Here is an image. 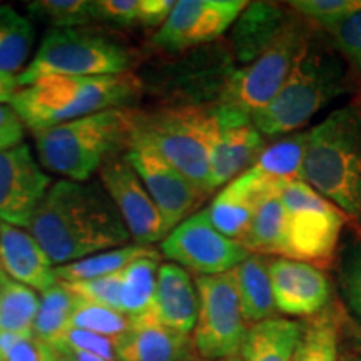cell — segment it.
<instances>
[{
  "mask_svg": "<svg viewBox=\"0 0 361 361\" xmlns=\"http://www.w3.org/2000/svg\"><path fill=\"white\" fill-rule=\"evenodd\" d=\"M54 266L130 245V234L99 180L52 183L27 228Z\"/></svg>",
  "mask_w": 361,
  "mask_h": 361,
  "instance_id": "obj_1",
  "label": "cell"
},
{
  "mask_svg": "<svg viewBox=\"0 0 361 361\" xmlns=\"http://www.w3.org/2000/svg\"><path fill=\"white\" fill-rule=\"evenodd\" d=\"M360 92V75L328 35L314 25L281 90L251 119L264 137H278L298 133L335 99Z\"/></svg>",
  "mask_w": 361,
  "mask_h": 361,
  "instance_id": "obj_2",
  "label": "cell"
},
{
  "mask_svg": "<svg viewBox=\"0 0 361 361\" xmlns=\"http://www.w3.org/2000/svg\"><path fill=\"white\" fill-rule=\"evenodd\" d=\"M301 180L361 231V92L310 130Z\"/></svg>",
  "mask_w": 361,
  "mask_h": 361,
  "instance_id": "obj_3",
  "label": "cell"
},
{
  "mask_svg": "<svg viewBox=\"0 0 361 361\" xmlns=\"http://www.w3.org/2000/svg\"><path fill=\"white\" fill-rule=\"evenodd\" d=\"M142 82L133 72L116 75H49L20 87L11 101L32 133L71 123L97 112L133 107Z\"/></svg>",
  "mask_w": 361,
  "mask_h": 361,
  "instance_id": "obj_4",
  "label": "cell"
},
{
  "mask_svg": "<svg viewBox=\"0 0 361 361\" xmlns=\"http://www.w3.org/2000/svg\"><path fill=\"white\" fill-rule=\"evenodd\" d=\"M133 107L80 117L34 134L37 159L45 171L85 183L130 144Z\"/></svg>",
  "mask_w": 361,
  "mask_h": 361,
  "instance_id": "obj_5",
  "label": "cell"
},
{
  "mask_svg": "<svg viewBox=\"0 0 361 361\" xmlns=\"http://www.w3.org/2000/svg\"><path fill=\"white\" fill-rule=\"evenodd\" d=\"M218 133L216 104L133 109L129 146H146L209 194V157Z\"/></svg>",
  "mask_w": 361,
  "mask_h": 361,
  "instance_id": "obj_6",
  "label": "cell"
},
{
  "mask_svg": "<svg viewBox=\"0 0 361 361\" xmlns=\"http://www.w3.org/2000/svg\"><path fill=\"white\" fill-rule=\"evenodd\" d=\"M134 54L107 35L84 29H51L40 40L25 69L17 75L20 87L49 75H116L133 72Z\"/></svg>",
  "mask_w": 361,
  "mask_h": 361,
  "instance_id": "obj_7",
  "label": "cell"
},
{
  "mask_svg": "<svg viewBox=\"0 0 361 361\" xmlns=\"http://www.w3.org/2000/svg\"><path fill=\"white\" fill-rule=\"evenodd\" d=\"M279 197L286 216L283 258L331 268L348 226L345 214L301 179L291 180Z\"/></svg>",
  "mask_w": 361,
  "mask_h": 361,
  "instance_id": "obj_8",
  "label": "cell"
},
{
  "mask_svg": "<svg viewBox=\"0 0 361 361\" xmlns=\"http://www.w3.org/2000/svg\"><path fill=\"white\" fill-rule=\"evenodd\" d=\"M197 319L192 346L200 358L224 361L241 353L247 328L233 271L196 276Z\"/></svg>",
  "mask_w": 361,
  "mask_h": 361,
  "instance_id": "obj_9",
  "label": "cell"
},
{
  "mask_svg": "<svg viewBox=\"0 0 361 361\" xmlns=\"http://www.w3.org/2000/svg\"><path fill=\"white\" fill-rule=\"evenodd\" d=\"M314 25L296 13L286 32L251 64L233 71L218 104H228L252 116L276 97L303 52Z\"/></svg>",
  "mask_w": 361,
  "mask_h": 361,
  "instance_id": "obj_10",
  "label": "cell"
},
{
  "mask_svg": "<svg viewBox=\"0 0 361 361\" xmlns=\"http://www.w3.org/2000/svg\"><path fill=\"white\" fill-rule=\"evenodd\" d=\"M161 255L197 276H213L233 271L251 252L221 234L211 223L207 209H202L192 213L164 238Z\"/></svg>",
  "mask_w": 361,
  "mask_h": 361,
  "instance_id": "obj_11",
  "label": "cell"
},
{
  "mask_svg": "<svg viewBox=\"0 0 361 361\" xmlns=\"http://www.w3.org/2000/svg\"><path fill=\"white\" fill-rule=\"evenodd\" d=\"M97 178L135 245L152 246L164 241L169 234L168 226L124 154L107 161L99 169Z\"/></svg>",
  "mask_w": 361,
  "mask_h": 361,
  "instance_id": "obj_12",
  "label": "cell"
},
{
  "mask_svg": "<svg viewBox=\"0 0 361 361\" xmlns=\"http://www.w3.org/2000/svg\"><path fill=\"white\" fill-rule=\"evenodd\" d=\"M250 2L245 0H179L152 44L168 52H179L219 39L231 29Z\"/></svg>",
  "mask_w": 361,
  "mask_h": 361,
  "instance_id": "obj_13",
  "label": "cell"
},
{
  "mask_svg": "<svg viewBox=\"0 0 361 361\" xmlns=\"http://www.w3.org/2000/svg\"><path fill=\"white\" fill-rule=\"evenodd\" d=\"M52 178L29 144L0 151V223L29 228Z\"/></svg>",
  "mask_w": 361,
  "mask_h": 361,
  "instance_id": "obj_14",
  "label": "cell"
},
{
  "mask_svg": "<svg viewBox=\"0 0 361 361\" xmlns=\"http://www.w3.org/2000/svg\"><path fill=\"white\" fill-rule=\"evenodd\" d=\"M216 126L218 133L209 157V192L252 168L268 144L251 116L234 106L216 104Z\"/></svg>",
  "mask_w": 361,
  "mask_h": 361,
  "instance_id": "obj_15",
  "label": "cell"
},
{
  "mask_svg": "<svg viewBox=\"0 0 361 361\" xmlns=\"http://www.w3.org/2000/svg\"><path fill=\"white\" fill-rule=\"evenodd\" d=\"M124 156L146 186L169 233L188 219L204 200V191L194 186L186 176L152 149L134 144L129 146Z\"/></svg>",
  "mask_w": 361,
  "mask_h": 361,
  "instance_id": "obj_16",
  "label": "cell"
},
{
  "mask_svg": "<svg viewBox=\"0 0 361 361\" xmlns=\"http://www.w3.org/2000/svg\"><path fill=\"white\" fill-rule=\"evenodd\" d=\"M269 278L278 313L311 318L331 300L326 273L303 261L269 258Z\"/></svg>",
  "mask_w": 361,
  "mask_h": 361,
  "instance_id": "obj_17",
  "label": "cell"
},
{
  "mask_svg": "<svg viewBox=\"0 0 361 361\" xmlns=\"http://www.w3.org/2000/svg\"><path fill=\"white\" fill-rule=\"evenodd\" d=\"M117 361H196L192 340L162 326L152 316L130 318V326L116 340Z\"/></svg>",
  "mask_w": 361,
  "mask_h": 361,
  "instance_id": "obj_18",
  "label": "cell"
},
{
  "mask_svg": "<svg viewBox=\"0 0 361 361\" xmlns=\"http://www.w3.org/2000/svg\"><path fill=\"white\" fill-rule=\"evenodd\" d=\"M0 268L13 281L39 293L59 281L56 266L37 239L27 229L6 223H0Z\"/></svg>",
  "mask_w": 361,
  "mask_h": 361,
  "instance_id": "obj_19",
  "label": "cell"
},
{
  "mask_svg": "<svg viewBox=\"0 0 361 361\" xmlns=\"http://www.w3.org/2000/svg\"><path fill=\"white\" fill-rule=\"evenodd\" d=\"M296 19L290 7L274 2H250L231 32V47L238 62L251 64L268 51Z\"/></svg>",
  "mask_w": 361,
  "mask_h": 361,
  "instance_id": "obj_20",
  "label": "cell"
},
{
  "mask_svg": "<svg viewBox=\"0 0 361 361\" xmlns=\"http://www.w3.org/2000/svg\"><path fill=\"white\" fill-rule=\"evenodd\" d=\"M149 316L180 335H192L197 319V291L191 274L174 263H162Z\"/></svg>",
  "mask_w": 361,
  "mask_h": 361,
  "instance_id": "obj_21",
  "label": "cell"
},
{
  "mask_svg": "<svg viewBox=\"0 0 361 361\" xmlns=\"http://www.w3.org/2000/svg\"><path fill=\"white\" fill-rule=\"evenodd\" d=\"M303 322L288 318L250 324L241 348V361H293L300 345Z\"/></svg>",
  "mask_w": 361,
  "mask_h": 361,
  "instance_id": "obj_22",
  "label": "cell"
},
{
  "mask_svg": "<svg viewBox=\"0 0 361 361\" xmlns=\"http://www.w3.org/2000/svg\"><path fill=\"white\" fill-rule=\"evenodd\" d=\"M233 273L246 323L255 324L274 318L278 310L271 288L268 256L251 255L241 264H238Z\"/></svg>",
  "mask_w": 361,
  "mask_h": 361,
  "instance_id": "obj_23",
  "label": "cell"
},
{
  "mask_svg": "<svg viewBox=\"0 0 361 361\" xmlns=\"http://www.w3.org/2000/svg\"><path fill=\"white\" fill-rule=\"evenodd\" d=\"M345 322L336 306L328 305L303 323L300 345L293 361H340V336Z\"/></svg>",
  "mask_w": 361,
  "mask_h": 361,
  "instance_id": "obj_24",
  "label": "cell"
},
{
  "mask_svg": "<svg viewBox=\"0 0 361 361\" xmlns=\"http://www.w3.org/2000/svg\"><path fill=\"white\" fill-rule=\"evenodd\" d=\"M35 44V27L12 6H0V72L19 75Z\"/></svg>",
  "mask_w": 361,
  "mask_h": 361,
  "instance_id": "obj_25",
  "label": "cell"
},
{
  "mask_svg": "<svg viewBox=\"0 0 361 361\" xmlns=\"http://www.w3.org/2000/svg\"><path fill=\"white\" fill-rule=\"evenodd\" d=\"M284 223H286V216H284L281 197H271L256 209L250 228L238 243L251 255L283 258Z\"/></svg>",
  "mask_w": 361,
  "mask_h": 361,
  "instance_id": "obj_26",
  "label": "cell"
},
{
  "mask_svg": "<svg viewBox=\"0 0 361 361\" xmlns=\"http://www.w3.org/2000/svg\"><path fill=\"white\" fill-rule=\"evenodd\" d=\"M161 252L152 251L134 259L123 271L121 288V311L129 318H139L151 311L154 300L157 271H159Z\"/></svg>",
  "mask_w": 361,
  "mask_h": 361,
  "instance_id": "obj_27",
  "label": "cell"
},
{
  "mask_svg": "<svg viewBox=\"0 0 361 361\" xmlns=\"http://www.w3.org/2000/svg\"><path fill=\"white\" fill-rule=\"evenodd\" d=\"M152 251H156L152 246H141L130 243V245L114 247V250L96 252V255H90L84 259L74 261V263L57 266L56 276L59 281L64 283L112 276V274L123 273L134 259L146 256Z\"/></svg>",
  "mask_w": 361,
  "mask_h": 361,
  "instance_id": "obj_28",
  "label": "cell"
},
{
  "mask_svg": "<svg viewBox=\"0 0 361 361\" xmlns=\"http://www.w3.org/2000/svg\"><path fill=\"white\" fill-rule=\"evenodd\" d=\"M174 6V0H94V16L116 27H161Z\"/></svg>",
  "mask_w": 361,
  "mask_h": 361,
  "instance_id": "obj_29",
  "label": "cell"
},
{
  "mask_svg": "<svg viewBox=\"0 0 361 361\" xmlns=\"http://www.w3.org/2000/svg\"><path fill=\"white\" fill-rule=\"evenodd\" d=\"M78 303L79 298L62 281H57L47 291L40 293L32 336L52 346L69 329L72 313Z\"/></svg>",
  "mask_w": 361,
  "mask_h": 361,
  "instance_id": "obj_30",
  "label": "cell"
},
{
  "mask_svg": "<svg viewBox=\"0 0 361 361\" xmlns=\"http://www.w3.org/2000/svg\"><path fill=\"white\" fill-rule=\"evenodd\" d=\"M39 296L25 284L0 273V331L32 336Z\"/></svg>",
  "mask_w": 361,
  "mask_h": 361,
  "instance_id": "obj_31",
  "label": "cell"
},
{
  "mask_svg": "<svg viewBox=\"0 0 361 361\" xmlns=\"http://www.w3.org/2000/svg\"><path fill=\"white\" fill-rule=\"evenodd\" d=\"M308 134L310 130H300V133L286 134L281 139L266 144L264 151L255 162V168L288 183L301 179Z\"/></svg>",
  "mask_w": 361,
  "mask_h": 361,
  "instance_id": "obj_32",
  "label": "cell"
},
{
  "mask_svg": "<svg viewBox=\"0 0 361 361\" xmlns=\"http://www.w3.org/2000/svg\"><path fill=\"white\" fill-rule=\"evenodd\" d=\"M25 7L30 20H40L52 29H79L96 20L94 0H35Z\"/></svg>",
  "mask_w": 361,
  "mask_h": 361,
  "instance_id": "obj_33",
  "label": "cell"
},
{
  "mask_svg": "<svg viewBox=\"0 0 361 361\" xmlns=\"http://www.w3.org/2000/svg\"><path fill=\"white\" fill-rule=\"evenodd\" d=\"M338 286L346 305L361 319V241L350 229V236L341 239L335 258Z\"/></svg>",
  "mask_w": 361,
  "mask_h": 361,
  "instance_id": "obj_34",
  "label": "cell"
},
{
  "mask_svg": "<svg viewBox=\"0 0 361 361\" xmlns=\"http://www.w3.org/2000/svg\"><path fill=\"white\" fill-rule=\"evenodd\" d=\"M255 213L256 207L236 200L223 189L216 194L211 206L207 207V214H209V219L214 224V228L221 234H224L226 238L233 239L236 243L250 228Z\"/></svg>",
  "mask_w": 361,
  "mask_h": 361,
  "instance_id": "obj_35",
  "label": "cell"
},
{
  "mask_svg": "<svg viewBox=\"0 0 361 361\" xmlns=\"http://www.w3.org/2000/svg\"><path fill=\"white\" fill-rule=\"evenodd\" d=\"M129 326L130 318L121 311L85 303L82 300H79L78 306H75L69 324V328L84 329V331L96 333V335L112 338V340L123 336Z\"/></svg>",
  "mask_w": 361,
  "mask_h": 361,
  "instance_id": "obj_36",
  "label": "cell"
},
{
  "mask_svg": "<svg viewBox=\"0 0 361 361\" xmlns=\"http://www.w3.org/2000/svg\"><path fill=\"white\" fill-rule=\"evenodd\" d=\"M293 12L318 29L340 24L361 8V0H293L288 2Z\"/></svg>",
  "mask_w": 361,
  "mask_h": 361,
  "instance_id": "obj_37",
  "label": "cell"
},
{
  "mask_svg": "<svg viewBox=\"0 0 361 361\" xmlns=\"http://www.w3.org/2000/svg\"><path fill=\"white\" fill-rule=\"evenodd\" d=\"M64 283V281H62ZM69 290L85 303L104 306L114 311H121V288H123V273L112 274L85 281L66 283ZM123 313V311H121Z\"/></svg>",
  "mask_w": 361,
  "mask_h": 361,
  "instance_id": "obj_38",
  "label": "cell"
},
{
  "mask_svg": "<svg viewBox=\"0 0 361 361\" xmlns=\"http://www.w3.org/2000/svg\"><path fill=\"white\" fill-rule=\"evenodd\" d=\"M323 32L361 78V8L340 24L324 29Z\"/></svg>",
  "mask_w": 361,
  "mask_h": 361,
  "instance_id": "obj_39",
  "label": "cell"
},
{
  "mask_svg": "<svg viewBox=\"0 0 361 361\" xmlns=\"http://www.w3.org/2000/svg\"><path fill=\"white\" fill-rule=\"evenodd\" d=\"M54 350H75L85 351L101 356L107 361H117L116 358V340L106 338L96 333L84 331V329L69 328L59 340L52 345Z\"/></svg>",
  "mask_w": 361,
  "mask_h": 361,
  "instance_id": "obj_40",
  "label": "cell"
},
{
  "mask_svg": "<svg viewBox=\"0 0 361 361\" xmlns=\"http://www.w3.org/2000/svg\"><path fill=\"white\" fill-rule=\"evenodd\" d=\"M54 350L34 336L0 331V355L4 361H51Z\"/></svg>",
  "mask_w": 361,
  "mask_h": 361,
  "instance_id": "obj_41",
  "label": "cell"
},
{
  "mask_svg": "<svg viewBox=\"0 0 361 361\" xmlns=\"http://www.w3.org/2000/svg\"><path fill=\"white\" fill-rule=\"evenodd\" d=\"M25 126L11 104H0V151L24 142Z\"/></svg>",
  "mask_w": 361,
  "mask_h": 361,
  "instance_id": "obj_42",
  "label": "cell"
},
{
  "mask_svg": "<svg viewBox=\"0 0 361 361\" xmlns=\"http://www.w3.org/2000/svg\"><path fill=\"white\" fill-rule=\"evenodd\" d=\"M19 90L16 75H8L0 72V104H11V101Z\"/></svg>",
  "mask_w": 361,
  "mask_h": 361,
  "instance_id": "obj_43",
  "label": "cell"
},
{
  "mask_svg": "<svg viewBox=\"0 0 361 361\" xmlns=\"http://www.w3.org/2000/svg\"><path fill=\"white\" fill-rule=\"evenodd\" d=\"M56 351L64 355L69 361H107L97 355L85 353V351H75V350H56Z\"/></svg>",
  "mask_w": 361,
  "mask_h": 361,
  "instance_id": "obj_44",
  "label": "cell"
},
{
  "mask_svg": "<svg viewBox=\"0 0 361 361\" xmlns=\"http://www.w3.org/2000/svg\"><path fill=\"white\" fill-rule=\"evenodd\" d=\"M351 335H353V345L360 350V353H361V328L351 326Z\"/></svg>",
  "mask_w": 361,
  "mask_h": 361,
  "instance_id": "obj_45",
  "label": "cell"
},
{
  "mask_svg": "<svg viewBox=\"0 0 361 361\" xmlns=\"http://www.w3.org/2000/svg\"><path fill=\"white\" fill-rule=\"evenodd\" d=\"M341 361H361V353H346L343 355Z\"/></svg>",
  "mask_w": 361,
  "mask_h": 361,
  "instance_id": "obj_46",
  "label": "cell"
},
{
  "mask_svg": "<svg viewBox=\"0 0 361 361\" xmlns=\"http://www.w3.org/2000/svg\"><path fill=\"white\" fill-rule=\"evenodd\" d=\"M51 348H52V346H51ZM52 350H54V348H52ZM51 361H69V360H67L66 356L62 355V353H59V351L54 350V353H52V358H51Z\"/></svg>",
  "mask_w": 361,
  "mask_h": 361,
  "instance_id": "obj_47",
  "label": "cell"
},
{
  "mask_svg": "<svg viewBox=\"0 0 361 361\" xmlns=\"http://www.w3.org/2000/svg\"><path fill=\"white\" fill-rule=\"evenodd\" d=\"M350 229H351V228H350ZM351 231H353V233H355V236L358 238L360 241H361V231H356V229H351Z\"/></svg>",
  "mask_w": 361,
  "mask_h": 361,
  "instance_id": "obj_48",
  "label": "cell"
},
{
  "mask_svg": "<svg viewBox=\"0 0 361 361\" xmlns=\"http://www.w3.org/2000/svg\"><path fill=\"white\" fill-rule=\"evenodd\" d=\"M224 361H241L239 358H229V360H224Z\"/></svg>",
  "mask_w": 361,
  "mask_h": 361,
  "instance_id": "obj_49",
  "label": "cell"
},
{
  "mask_svg": "<svg viewBox=\"0 0 361 361\" xmlns=\"http://www.w3.org/2000/svg\"><path fill=\"white\" fill-rule=\"evenodd\" d=\"M0 361H4V358H2V355H0Z\"/></svg>",
  "mask_w": 361,
  "mask_h": 361,
  "instance_id": "obj_50",
  "label": "cell"
},
{
  "mask_svg": "<svg viewBox=\"0 0 361 361\" xmlns=\"http://www.w3.org/2000/svg\"><path fill=\"white\" fill-rule=\"evenodd\" d=\"M0 273H2V268H0Z\"/></svg>",
  "mask_w": 361,
  "mask_h": 361,
  "instance_id": "obj_51",
  "label": "cell"
}]
</instances>
